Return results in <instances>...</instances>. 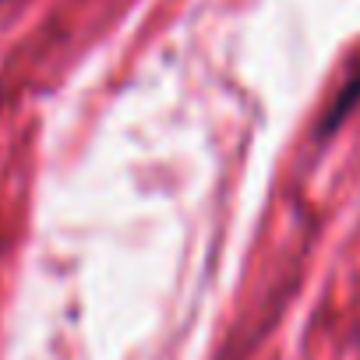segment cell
<instances>
[{
	"label": "cell",
	"mask_w": 360,
	"mask_h": 360,
	"mask_svg": "<svg viewBox=\"0 0 360 360\" xmlns=\"http://www.w3.org/2000/svg\"><path fill=\"white\" fill-rule=\"evenodd\" d=\"M4 4H8V0H0V8H4Z\"/></svg>",
	"instance_id": "cell-2"
},
{
	"label": "cell",
	"mask_w": 360,
	"mask_h": 360,
	"mask_svg": "<svg viewBox=\"0 0 360 360\" xmlns=\"http://www.w3.org/2000/svg\"><path fill=\"white\" fill-rule=\"evenodd\" d=\"M356 106H360V60H356V68L349 71V78L342 82V89L332 96V103H328V110H325V117H321V127H318V134H321V138L335 134V131L346 124V117H349Z\"/></svg>",
	"instance_id": "cell-1"
}]
</instances>
